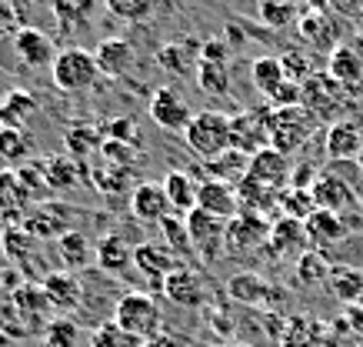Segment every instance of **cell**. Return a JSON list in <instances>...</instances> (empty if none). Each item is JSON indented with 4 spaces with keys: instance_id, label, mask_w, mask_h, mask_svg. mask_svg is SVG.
I'll return each instance as SVG.
<instances>
[{
    "instance_id": "60d3db41",
    "label": "cell",
    "mask_w": 363,
    "mask_h": 347,
    "mask_svg": "<svg viewBox=\"0 0 363 347\" xmlns=\"http://www.w3.org/2000/svg\"><path fill=\"white\" fill-rule=\"evenodd\" d=\"M327 284H330V291L347 304H357L360 301V294H363V274L360 270H353V268H330Z\"/></svg>"
},
{
    "instance_id": "91938a15",
    "label": "cell",
    "mask_w": 363,
    "mask_h": 347,
    "mask_svg": "<svg viewBox=\"0 0 363 347\" xmlns=\"http://www.w3.org/2000/svg\"><path fill=\"white\" fill-rule=\"evenodd\" d=\"M227 44L223 40H203L200 44V60H207V64H227Z\"/></svg>"
},
{
    "instance_id": "f35d334b",
    "label": "cell",
    "mask_w": 363,
    "mask_h": 347,
    "mask_svg": "<svg viewBox=\"0 0 363 347\" xmlns=\"http://www.w3.org/2000/svg\"><path fill=\"white\" fill-rule=\"evenodd\" d=\"M13 304H17V311H21V317L27 321V327H37V317L44 321L47 314V297H44V287H33V284H23V287H17L13 291Z\"/></svg>"
},
{
    "instance_id": "11a10c76",
    "label": "cell",
    "mask_w": 363,
    "mask_h": 347,
    "mask_svg": "<svg viewBox=\"0 0 363 347\" xmlns=\"http://www.w3.org/2000/svg\"><path fill=\"white\" fill-rule=\"evenodd\" d=\"M280 64H284L286 80H297V84H303L307 77H313V64H310V57L300 54V50H294V47H286L284 54H280Z\"/></svg>"
},
{
    "instance_id": "e0dca14e",
    "label": "cell",
    "mask_w": 363,
    "mask_h": 347,
    "mask_svg": "<svg viewBox=\"0 0 363 347\" xmlns=\"http://www.w3.org/2000/svg\"><path fill=\"white\" fill-rule=\"evenodd\" d=\"M247 177L260 180V184H267V187L280 191L286 180H290V157L280 154V150H274V147H264L260 154H253V157H250Z\"/></svg>"
},
{
    "instance_id": "f6af8a7d",
    "label": "cell",
    "mask_w": 363,
    "mask_h": 347,
    "mask_svg": "<svg viewBox=\"0 0 363 347\" xmlns=\"http://www.w3.org/2000/svg\"><path fill=\"white\" fill-rule=\"evenodd\" d=\"M30 154V137L27 131H4L0 127V160H11L13 170L23 167V160Z\"/></svg>"
},
{
    "instance_id": "836d02e7",
    "label": "cell",
    "mask_w": 363,
    "mask_h": 347,
    "mask_svg": "<svg viewBox=\"0 0 363 347\" xmlns=\"http://www.w3.org/2000/svg\"><path fill=\"white\" fill-rule=\"evenodd\" d=\"M97 264L111 274H123L133 264V247L121 234H107L97 244Z\"/></svg>"
},
{
    "instance_id": "6da1fadb",
    "label": "cell",
    "mask_w": 363,
    "mask_h": 347,
    "mask_svg": "<svg viewBox=\"0 0 363 347\" xmlns=\"http://www.w3.org/2000/svg\"><path fill=\"white\" fill-rule=\"evenodd\" d=\"M187 147L194 154L210 164V160H217L230 150V117L227 114H217V111H200L194 114V121L187 123Z\"/></svg>"
},
{
    "instance_id": "8fae6325",
    "label": "cell",
    "mask_w": 363,
    "mask_h": 347,
    "mask_svg": "<svg viewBox=\"0 0 363 347\" xmlns=\"http://www.w3.org/2000/svg\"><path fill=\"white\" fill-rule=\"evenodd\" d=\"M310 197L317 204V211H330V214H340V217H343V211L357 207L353 187L343 177H337V174H317L313 187H310Z\"/></svg>"
},
{
    "instance_id": "f5cc1de1",
    "label": "cell",
    "mask_w": 363,
    "mask_h": 347,
    "mask_svg": "<svg viewBox=\"0 0 363 347\" xmlns=\"http://www.w3.org/2000/svg\"><path fill=\"white\" fill-rule=\"evenodd\" d=\"M137 154H140V147L137 144H123V141H107L104 137V147H100V157L107 160V164H117V167H130L137 164Z\"/></svg>"
},
{
    "instance_id": "d590c367",
    "label": "cell",
    "mask_w": 363,
    "mask_h": 347,
    "mask_svg": "<svg viewBox=\"0 0 363 347\" xmlns=\"http://www.w3.org/2000/svg\"><path fill=\"white\" fill-rule=\"evenodd\" d=\"M247 167H250V157L240 154V150H233V147L223 157H217V160L207 164V170L213 174L210 180H223V184H233V187L247 177Z\"/></svg>"
},
{
    "instance_id": "f1b7e54d",
    "label": "cell",
    "mask_w": 363,
    "mask_h": 347,
    "mask_svg": "<svg viewBox=\"0 0 363 347\" xmlns=\"http://www.w3.org/2000/svg\"><path fill=\"white\" fill-rule=\"evenodd\" d=\"M270 294H274V287L253 270H240V274H233L227 280V297L237 304H250L253 307V304H264Z\"/></svg>"
},
{
    "instance_id": "bcb514c9",
    "label": "cell",
    "mask_w": 363,
    "mask_h": 347,
    "mask_svg": "<svg viewBox=\"0 0 363 347\" xmlns=\"http://www.w3.org/2000/svg\"><path fill=\"white\" fill-rule=\"evenodd\" d=\"M80 344V327L70 317H54L44 327V347H77Z\"/></svg>"
},
{
    "instance_id": "7a4b0ae2",
    "label": "cell",
    "mask_w": 363,
    "mask_h": 347,
    "mask_svg": "<svg viewBox=\"0 0 363 347\" xmlns=\"http://www.w3.org/2000/svg\"><path fill=\"white\" fill-rule=\"evenodd\" d=\"M160 307L150 294L143 291H127L121 294V301L113 307V324L127 331V334L140 337V341H154L160 337Z\"/></svg>"
},
{
    "instance_id": "7c38bea8",
    "label": "cell",
    "mask_w": 363,
    "mask_h": 347,
    "mask_svg": "<svg viewBox=\"0 0 363 347\" xmlns=\"http://www.w3.org/2000/svg\"><path fill=\"white\" fill-rule=\"evenodd\" d=\"M150 121H154L157 127H164V131L184 134L187 123L194 121V114H190V107L184 104V97H177L170 87H160V90H154V97H150Z\"/></svg>"
},
{
    "instance_id": "8992f818",
    "label": "cell",
    "mask_w": 363,
    "mask_h": 347,
    "mask_svg": "<svg viewBox=\"0 0 363 347\" xmlns=\"http://www.w3.org/2000/svg\"><path fill=\"white\" fill-rule=\"evenodd\" d=\"M303 111L313 114V121H323L327 127L337 123V114L343 111V87L330 74H313L303 80Z\"/></svg>"
},
{
    "instance_id": "ab89813d",
    "label": "cell",
    "mask_w": 363,
    "mask_h": 347,
    "mask_svg": "<svg viewBox=\"0 0 363 347\" xmlns=\"http://www.w3.org/2000/svg\"><path fill=\"white\" fill-rule=\"evenodd\" d=\"M194 77H197V87L210 97H223L227 90H230V70L227 64H207V60H197V70H194Z\"/></svg>"
},
{
    "instance_id": "680465c9",
    "label": "cell",
    "mask_w": 363,
    "mask_h": 347,
    "mask_svg": "<svg viewBox=\"0 0 363 347\" xmlns=\"http://www.w3.org/2000/svg\"><path fill=\"white\" fill-rule=\"evenodd\" d=\"M104 137L107 141H123V144H137V123L130 117H117L104 127Z\"/></svg>"
},
{
    "instance_id": "1f68e13d",
    "label": "cell",
    "mask_w": 363,
    "mask_h": 347,
    "mask_svg": "<svg viewBox=\"0 0 363 347\" xmlns=\"http://www.w3.org/2000/svg\"><path fill=\"white\" fill-rule=\"evenodd\" d=\"M284 347H330V331L313 317H294L284 331Z\"/></svg>"
},
{
    "instance_id": "d4e9b609",
    "label": "cell",
    "mask_w": 363,
    "mask_h": 347,
    "mask_svg": "<svg viewBox=\"0 0 363 347\" xmlns=\"http://www.w3.org/2000/svg\"><path fill=\"white\" fill-rule=\"evenodd\" d=\"M360 150H363V137L350 121H337L327 127V154H330V160H353L357 164Z\"/></svg>"
},
{
    "instance_id": "d6a6232c",
    "label": "cell",
    "mask_w": 363,
    "mask_h": 347,
    "mask_svg": "<svg viewBox=\"0 0 363 347\" xmlns=\"http://www.w3.org/2000/svg\"><path fill=\"white\" fill-rule=\"evenodd\" d=\"M194 57L200 60V44H194V40H174V44H164L157 50V67L167 70V74H187Z\"/></svg>"
},
{
    "instance_id": "484cf974",
    "label": "cell",
    "mask_w": 363,
    "mask_h": 347,
    "mask_svg": "<svg viewBox=\"0 0 363 347\" xmlns=\"http://www.w3.org/2000/svg\"><path fill=\"white\" fill-rule=\"evenodd\" d=\"M164 191H167V201H170V211L174 214H184L187 217L190 211H197V194H200V184L190 174L184 170H170L164 177Z\"/></svg>"
},
{
    "instance_id": "30bf717a",
    "label": "cell",
    "mask_w": 363,
    "mask_h": 347,
    "mask_svg": "<svg viewBox=\"0 0 363 347\" xmlns=\"http://www.w3.org/2000/svg\"><path fill=\"white\" fill-rule=\"evenodd\" d=\"M160 294L170 304H177V307H203L207 304V284H203V277L194 268H177L164 280Z\"/></svg>"
},
{
    "instance_id": "9a60e30c",
    "label": "cell",
    "mask_w": 363,
    "mask_h": 347,
    "mask_svg": "<svg viewBox=\"0 0 363 347\" xmlns=\"http://www.w3.org/2000/svg\"><path fill=\"white\" fill-rule=\"evenodd\" d=\"M310 244L307 224L294 221V217H280L270 224V237H267V254L270 258H286V254H303Z\"/></svg>"
},
{
    "instance_id": "b9f144b4",
    "label": "cell",
    "mask_w": 363,
    "mask_h": 347,
    "mask_svg": "<svg viewBox=\"0 0 363 347\" xmlns=\"http://www.w3.org/2000/svg\"><path fill=\"white\" fill-rule=\"evenodd\" d=\"M4 247H7V254H11L13 264H27V260L37 254V237L23 224L7 227V231H4Z\"/></svg>"
},
{
    "instance_id": "83f0119b",
    "label": "cell",
    "mask_w": 363,
    "mask_h": 347,
    "mask_svg": "<svg viewBox=\"0 0 363 347\" xmlns=\"http://www.w3.org/2000/svg\"><path fill=\"white\" fill-rule=\"evenodd\" d=\"M303 224H307L310 244H317V247H333V244H340L343 237H347V224H343L340 214L313 211Z\"/></svg>"
},
{
    "instance_id": "3957f363",
    "label": "cell",
    "mask_w": 363,
    "mask_h": 347,
    "mask_svg": "<svg viewBox=\"0 0 363 347\" xmlns=\"http://www.w3.org/2000/svg\"><path fill=\"white\" fill-rule=\"evenodd\" d=\"M313 114L303 107H286V111H274L270 114V147L280 154H297L300 147L313 137Z\"/></svg>"
},
{
    "instance_id": "816d5d0a",
    "label": "cell",
    "mask_w": 363,
    "mask_h": 347,
    "mask_svg": "<svg viewBox=\"0 0 363 347\" xmlns=\"http://www.w3.org/2000/svg\"><path fill=\"white\" fill-rule=\"evenodd\" d=\"M27 27V4L23 0H0V34L17 37Z\"/></svg>"
},
{
    "instance_id": "277c9868",
    "label": "cell",
    "mask_w": 363,
    "mask_h": 347,
    "mask_svg": "<svg viewBox=\"0 0 363 347\" xmlns=\"http://www.w3.org/2000/svg\"><path fill=\"white\" fill-rule=\"evenodd\" d=\"M54 84L67 94L74 90H87L94 87L97 80V60H94V50H84V47H67V50H57L54 60Z\"/></svg>"
},
{
    "instance_id": "9c48e42d",
    "label": "cell",
    "mask_w": 363,
    "mask_h": 347,
    "mask_svg": "<svg viewBox=\"0 0 363 347\" xmlns=\"http://www.w3.org/2000/svg\"><path fill=\"white\" fill-rule=\"evenodd\" d=\"M267 237H270V221L260 217V214L240 211L233 221H227V250H233V254L267 247Z\"/></svg>"
},
{
    "instance_id": "7bdbcfd3",
    "label": "cell",
    "mask_w": 363,
    "mask_h": 347,
    "mask_svg": "<svg viewBox=\"0 0 363 347\" xmlns=\"http://www.w3.org/2000/svg\"><path fill=\"white\" fill-rule=\"evenodd\" d=\"M330 260L323 258L320 250H303L297 258V277L300 284H307V287H313V284H323V280L330 277Z\"/></svg>"
},
{
    "instance_id": "44dd1931",
    "label": "cell",
    "mask_w": 363,
    "mask_h": 347,
    "mask_svg": "<svg viewBox=\"0 0 363 347\" xmlns=\"http://www.w3.org/2000/svg\"><path fill=\"white\" fill-rule=\"evenodd\" d=\"M233 191H237V204H240V211L260 214V217H267L270 211H280V191L267 187V184H260V180L243 177Z\"/></svg>"
},
{
    "instance_id": "2e32d148",
    "label": "cell",
    "mask_w": 363,
    "mask_h": 347,
    "mask_svg": "<svg viewBox=\"0 0 363 347\" xmlns=\"http://www.w3.org/2000/svg\"><path fill=\"white\" fill-rule=\"evenodd\" d=\"M44 297L50 304V311H57L60 317H67L70 311H77L80 301H84V287L74 274L67 270H50L44 277Z\"/></svg>"
},
{
    "instance_id": "be15d7a7",
    "label": "cell",
    "mask_w": 363,
    "mask_h": 347,
    "mask_svg": "<svg viewBox=\"0 0 363 347\" xmlns=\"http://www.w3.org/2000/svg\"><path fill=\"white\" fill-rule=\"evenodd\" d=\"M357 167H360V170H363V150H360V157H357Z\"/></svg>"
},
{
    "instance_id": "ba28073f",
    "label": "cell",
    "mask_w": 363,
    "mask_h": 347,
    "mask_svg": "<svg viewBox=\"0 0 363 347\" xmlns=\"http://www.w3.org/2000/svg\"><path fill=\"white\" fill-rule=\"evenodd\" d=\"M74 207L67 204H57V201H40V207L27 211L23 217V227L30 231L37 241H60V237L70 231V217H74Z\"/></svg>"
},
{
    "instance_id": "6f0895ef",
    "label": "cell",
    "mask_w": 363,
    "mask_h": 347,
    "mask_svg": "<svg viewBox=\"0 0 363 347\" xmlns=\"http://www.w3.org/2000/svg\"><path fill=\"white\" fill-rule=\"evenodd\" d=\"M107 7H111L113 17H121V21H143L147 13L154 11V0H107Z\"/></svg>"
},
{
    "instance_id": "ffe728a7",
    "label": "cell",
    "mask_w": 363,
    "mask_h": 347,
    "mask_svg": "<svg viewBox=\"0 0 363 347\" xmlns=\"http://www.w3.org/2000/svg\"><path fill=\"white\" fill-rule=\"evenodd\" d=\"M40 170H44L47 177V187L50 191H74L80 184V177H87V167L74 160V157L67 154H54V157H44L40 160Z\"/></svg>"
},
{
    "instance_id": "52a82bcc",
    "label": "cell",
    "mask_w": 363,
    "mask_h": 347,
    "mask_svg": "<svg viewBox=\"0 0 363 347\" xmlns=\"http://www.w3.org/2000/svg\"><path fill=\"white\" fill-rule=\"evenodd\" d=\"M270 114H274V107L233 114L230 117V147L233 150L253 157V154H260L264 147H270Z\"/></svg>"
},
{
    "instance_id": "ac0fdd59",
    "label": "cell",
    "mask_w": 363,
    "mask_h": 347,
    "mask_svg": "<svg viewBox=\"0 0 363 347\" xmlns=\"http://www.w3.org/2000/svg\"><path fill=\"white\" fill-rule=\"evenodd\" d=\"M197 207L200 211H207V214H213V217H220V221H233V217L240 214L233 184H223V180H203V184H200Z\"/></svg>"
},
{
    "instance_id": "94428289",
    "label": "cell",
    "mask_w": 363,
    "mask_h": 347,
    "mask_svg": "<svg viewBox=\"0 0 363 347\" xmlns=\"http://www.w3.org/2000/svg\"><path fill=\"white\" fill-rule=\"evenodd\" d=\"M343 321H347L353 331H363V307H360V304H347V311H343Z\"/></svg>"
},
{
    "instance_id": "e575fe53",
    "label": "cell",
    "mask_w": 363,
    "mask_h": 347,
    "mask_svg": "<svg viewBox=\"0 0 363 347\" xmlns=\"http://www.w3.org/2000/svg\"><path fill=\"white\" fill-rule=\"evenodd\" d=\"M94 11V0H54V17L64 34H77L84 31Z\"/></svg>"
},
{
    "instance_id": "5b68a950",
    "label": "cell",
    "mask_w": 363,
    "mask_h": 347,
    "mask_svg": "<svg viewBox=\"0 0 363 347\" xmlns=\"http://www.w3.org/2000/svg\"><path fill=\"white\" fill-rule=\"evenodd\" d=\"M187 234H190V244H194V254L203 264H217L220 254L227 250V221L200 211V207L187 214Z\"/></svg>"
},
{
    "instance_id": "9f6ffc18",
    "label": "cell",
    "mask_w": 363,
    "mask_h": 347,
    "mask_svg": "<svg viewBox=\"0 0 363 347\" xmlns=\"http://www.w3.org/2000/svg\"><path fill=\"white\" fill-rule=\"evenodd\" d=\"M270 101V107L274 111H286V107H303V84H297V80H284L280 87L267 97Z\"/></svg>"
},
{
    "instance_id": "4316f807",
    "label": "cell",
    "mask_w": 363,
    "mask_h": 347,
    "mask_svg": "<svg viewBox=\"0 0 363 347\" xmlns=\"http://www.w3.org/2000/svg\"><path fill=\"white\" fill-rule=\"evenodd\" d=\"M27 207H30V201L17 180V170H0V214H4V221L23 224Z\"/></svg>"
},
{
    "instance_id": "8d00e7d4",
    "label": "cell",
    "mask_w": 363,
    "mask_h": 347,
    "mask_svg": "<svg viewBox=\"0 0 363 347\" xmlns=\"http://www.w3.org/2000/svg\"><path fill=\"white\" fill-rule=\"evenodd\" d=\"M297 31H300V37H303L310 47H327V50H333V23L327 21L320 11L300 13Z\"/></svg>"
},
{
    "instance_id": "4dcf8cb0",
    "label": "cell",
    "mask_w": 363,
    "mask_h": 347,
    "mask_svg": "<svg viewBox=\"0 0 363 347\" xmlns=\"http://www.w3.org/2000/svg\"><path fill=\"white\" fill-rule=\"evenodd\" d=\"M64 147H67V157H74V160H87L94 150L100 154V147H104V131H97L94 123H70L64 131Z\"/></svg>"
},
{
    "instance_id": "74e56055",
    "label": "cell",
    "mask_w": 363,
    "mask_h": 347,
    "mask_svg": "<svg viewBox=\"0 0 363 347\" xmlns=\"http://www.w3.org/2000/svg\"><path fill=\"white\" fill-rule=\"evenodd\" d=\"M250 80H253V87L260 90L264 97H270V94H274V90L286 80L280 57H257V60H253V67H250Z\"/></svg>"
},
{
    "instance_id": "5bb4252c",
    "label": "cell",
    "mask_w": 363,
    "mask_h": 347,
    "mask_svg": "<svg viewBox=\"0 0 363 347\" xmlns=\"http://www.w3.org/2000/svg\"><path fill=\"white\" fill-rule=\"evenodd\" d=\"M130 211L137 221L143 224H160L164 217H170V201H167V191L164 184H154V180H143L137 184L130 194Z\"/></svg>"
},
{
    "instance_id": "7dc6e473",
    "label": "cell",
    "mask_w": 363,
    "mask_h": 347,
    "mask_svg": "<svg viewBox=\"0 0 363 347\" xmlns=\"http://www.w3.org/2000/svg\"><path fill=\"white\" fill-rule=\"evenodd\" d=\"M260 21L267 27H274V31H284L294 21H300V13L294 7V0H264L260 4Z\"/></svg>"
},
{
    "instance_id": "681fc988",
    "label": "cell",
    "mask_w": 363,
    "mask_h": 347,
    "mask_svg": "<svg viewBox=\"0 0 363 347\" xmlns=\"http://www.w3.org/2000/svg\"><path fill=\"white\" fill-rule=\"evenodd\" d=\"M90 347H147V341L127 334V331H121L113 321H107V324H100L97 331H94Z\"/></svg>"
},
{
    "instance_id": "03108f58",
    "label": "cell",
    "mask_w": 363,
    "mask_h": 347,
    "mask_svg": "<svg viewBox=\"0 0 363 347\" xmlns=\"http://www.w3.org/2000/svg\"><path fill=\"white\" fill-rule=\"evenodd\" d=\"M360 347H363V344H360Z\"/></svg>"
},
{
    "instance_id": "f546056e",
    "label": "cell",
    "mask_w": 363,
    "mask_h": 347,
    "mask_svg": "<svg viewBox=\"0 0 363 347\" xmlns=\"http://www.w3.org/2000/svg\"><path fill=\"white\" fill-rule=\"evenodd\" d=\"M133 170L130 167H117V164H107L104 157H97L94 164L87 167V180L97 187L100 194H111V197H117V194L127 191V184H130Z\"/></svg>"
},
{
    "instance_id": "e7e4bbea",
    "label": "cell",
    "mask_w": 363,
    "mask_h": 347,
    "mask_svg": "<svg viewBox=\"0 0 363 347\" xmlns=\"http://www.w3.org/2000/svg\"><path fill=\"white\" fill-rule=\"evenodd\" d=\"M237 347H247V344H237Z\"/></svg>"
},
{
    "instance_id": "f907efd6",
    "label": "cell",
    "mask_w": 363,
    "mask_h": 347,
    "mask_svg": "<svg viewBox=\"0 0 363 347\" xmlns=\"http://www.w3.org/2000/svg\"><path fill=\"white\" fill-rule=\"evenodd\" d=\"M280 211H284V217H294V221H307L310 214L317 211V204H313L310 191L286 187V191L280 194Z\"/></svg>"
},
{
    "instance_id": "db71d44e",
    "label": "cell",
    "mask_w": 363,
    "mask_h": 347,
    "mask_svg": "<svg viewBox=\"0 0 363 347\" xmlns=\"http://www.w3.org/2000/svg\"><path fill=\"white\" fill-rule=\"evenodd\" d=\"M17 180H21L27 201H40V197L50 191V187H47L44 170H40V164H23V167H17Z\"/></svg>"
},
{
    "instance_id": "6125c7cd",
    "label": "cell",
    "mask_w": 363,
    "mask_h": 347,
    "mask_svg": "<svg viewBox=\"0 0 363 347\" xmlns=\"http://www.w3.org/2000/svg\"><path fill=\"white\" fill-rule=\"evenodd\" d=\"M213 327H217V331H223V334H230V331H233V317H230V314L223 317L220 311H213Z\"/></svg>"
},
{
    "instance_id": "d6986e66",
    "label": "cell",
    "mask_w": 363,
    "mask_h": 347,
    "mask_svg": "<svg viewBox=\"0 0 363 347\" xmlns=\"http://www.w3.org/2000/svg\"><path fill=\"white\" fill-rule=\"evenodd\" d=\"M13 47H17V57L27 67H54L57 50L50 44V37L40 34L37 27H23L21 34L13 37Z\"/></svg>"
},
{
    "instance_id": "603a6c76",
    "label": "cell",
    "mask_w": 363,
    "mask_h": 347,
    "mask_svg": "<svg viewBox=\"0 0 363 347\" xmlns=\"http://www.w3.org/2000/svg\"><path fill=\"white\" fill-rule=\"evenodd\" d=\"M94 60H97V70L107 74V77H121L127 74L133 64V47L121 37H111V40H100L94 47Z\"/></svg>"
},
{
    "instance_id": "ee69618b",
    "label": "cell",
    "mask_w": 363,
    "mask_h": 347,
    "mask_svg": "<svg viewBox=\"0 0 363 347\" xmlns=\"http://www.w3.org/2000/svg\"><path fill=\"white\" fill-rule=\"evenodd\" d=\"M57 247H60V260L67 268H87L90 264V241L80 231H67L57 241Z\"/></svg>"
},
{
    "instance_id": "cb8c5ba5",
    "label": "cell",
    "mask_w": 363,
    "mask_h": 347,
    "mask_svg": "<svg viewBox=\"0 0 363 347\" xmlns=\"http://www.w3.org/2000/svg\"><path fill=\"white\" fill-rule=\"evenodd\" d=\"M37 117V101L27 90H11L0 101V127L4 131H27V123Z\"/></svg>"
},
{
    "instance_id": "c3c4849f",
    "label": "cell",
    "mask_w": 363,
    "mask_h": 347,
    "mask_svg": "<svg viewBox=\"0 0 363 347\" xmlns=\"http://www.w3.org/2000/svg\"><path fill=\"white\" fill-rule=\"evenodd\" d=\"M160 231H164L167 247L174 250L177 258H180V254H194V244H190V234H187V217H177V214H170V217H164V221H160Z\"/></svg>"
},
{
    "instance_id": "4fadbf2b",
    "label": "cell",
    "mask_w": 363,
    "mask_h": 347,
    "mask_svg": "<svg viewBox=\"0 0 363 347\" xmlns=\"http://www.w3.org/2000/svg\"><path fill=\"white\" fill-rule=\"evenodd\" d=\"M133 264H137V270H140V274H147V277L154 280L157 287H164V280L170 277L177 268H184L170 247L150 244V241H143V244L133 247Z\"/></svg>"
},
{
    "instance_id": "7402d4cb",
    "label": "cell",
    "mask_w": 363,
    "mask_h": 347,
    "mask_svg": "<svg viewBox=\"0 0 363 347\" xmlns=\"http://www.w3.org/2000/svg\"><path fill=\"white\" fill-rule=\"evenodd\" d=\"M327 74H330L343 90H360L363 84V64H360V54L353 47L340 44L330 50V64H327Z\"/></svg>"
}]
</instances>
